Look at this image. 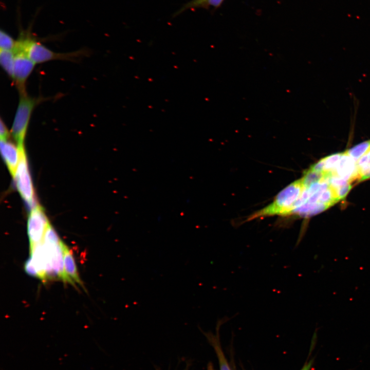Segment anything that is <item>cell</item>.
Here are the masks:
<instances>
[{"instance_id":"obj_3","label":"cell","mask_w":370,"mask_h":370,"mask_svg":"<svg viewBox=\"0 0 370 370\" xmlns=\"http://www.w3.org/2000/svg\"><path fill=\"white\" fill-rule=\"evenodd\" d=\"M42 96L33 97L27 94L20 95L11 133L17 146L24 145V141L33 111L40 103L49 100Z\"/></svg>"},{"instance_id":"obj_6","label":"cell","mask_w":370,"mask_h":370,"mask_svg":"<svg viewBox=\"0 0 370 370\" xmlns=\"http://www.w3.org/2000/svg\"><path fill=\"white\" fill-rule=\"evenodd\" d=\"M14 54L13 81L15 84L20 95L27 94L26 83L33 71L35 64L29 58L25 51L15 48Z\"/></svg>"},{"instance_id":"obj_18","label":"cell","mask_w":370,"mask_h":370,"mask_svg":"<svg viewBox=\"0 0 370 370\" xmlns=\"http://www.w3.org/2000/svg\"><path fill=\"white\" fill-rule=\"evenodd\" d=\"M24 269L25 272L29 275L39 279L38 272L31 257L26 261Z\"/></svg>"},{"instance_id":"obj_20","label":"cell","mask_w":370,"mask_h":370,"mask_svg":"<svg viewBox=\"0 0 370 370\" xmlns=\"http://www.w3.org/2000/svg\"><path fill=\"white\" fill-rule=\"evenodd\" d=\"M10 136V133L8 128L2 119L0 121V137L1 140H8Z\"/></svg>"},{"instance_id":"obj_4","label":"cell","mask_w":370,"mask_h":370,"mask_svg":"<svg viewBox=\"0 0 370 370\" xmlns=\"http://www.w3.org/2000/svg\"><path fill=\"white\" fill-rule=\"evenodd\" d=\"M18 147L20 150V160L13 178L21 197L28 207L33 209L37 205H36L33 187L28 169L25 149L24 145Z\"/></svg>"},{"instance_id":"obj_1","label":"cell","mask_w":370,"mask_h":370,"mask_svg":"<svg viewBox=\"0 0 370 370\" xmlns=\"http://www.w3.org/2000/svg\"><path fill=\"white\" fill-rule=\"evenodd\" d=\"M304 189L301 178L294 181L282 190L270 204L249 216L245 221L274 215L289 216Z\"/></svg>"},{"instance_id":"obj_21","label":"cell","mask_w":370,"mask_h":370,"mask_svg":"<svg viewBox=\"0 0 370 370\" xmlns=\"http://www.w3.org/2000/svg\"><path fill=\"white\" fill-rule=\"evenodd\" d=\"M358 178L360 181L370 178V166L358 171Z\"/></svg>"},{"instance_id":"obj_5","label":"cell","mask_w":370,"mask_h":370,"mask_svg":"<svg viewBox=\"0 0 370 370\" xmlns=\"http://www.w3.org/2000/svg\"><path fill=\"white\" fill-rule=\"evenodd\" d=\"M50 223L43 208L39 205L32 209L27 222V232L30 252L43 241L45 232Z\"/></svg>"},{"instance_id":"obj_13","label":"cell","mask_w":370,"mask_h":370,"mask_svg":"<svg viewBox=\"0 0 370 370\" xmlns=\"http://www.w3.org/2000/svg\"><path fill=\"white\" fill-rule=\"evenodd\" d=\"M342 154L343 153H337L323 158L324 161L323 172L332 176L340 161Z\"/></svg>"},{"instance_id":"obj_19","label":"cell","mask_w":370,"mask_h":370,"mask_svg":"<svg viewBox=\"0 0 370 370\" xmlns=\"http://www.w3.org/2000/svg\"><path fill=\"white\" fill-rule=\"evenodd\" d=\"M351 188V185L348 183L337 188H333L338 199L341 200L345 197Z\"/></svg>"},{"instance_id":"obj_24","label":"cell","mask_w":370,"mask_h":370,"mask_svg":"<svg viewBox=\"0 0 370 370\" xmlns=\"http://www.w3.org/2000/svg\"><path fill=\"white\" fill-rule=\"evenodd\" d=\"M207 370H214L213 366L211 363H209L207 366Z\"/></svg>"},{"instance_id":"obj_10","label":"cell","mask_w":370,"mask_h":370,"mask_svg":"<svg viewBox=\"0 0 370 370\" xmlns=\"http://www.w3.org/2000/svg\"><path fill=\"white\" fill-rule=\"evenodd\" d=\"M64 270L67 275L74 282L82 286L79 277L77 266L73 255L69 248L64 243L62 244Z\"/></svg>"},{"instance_id":"obj_9","label":"cell","mask_w":370,"mask_h":370,"mask_svg":"<svg viewBox=\"0 0 370 370\" xmlns=\"http://www.w3.org/2000/svg\"><path fill=\"white\" fill-rule=\"evenodd\" d=\"M220 324H219L218 322V324L217 325L216 335H213L212 332H203V334L206 337L210 344L214 349L218 360L219 369L231 370L219 342L218 330Z\"/></svg>"},{"instance_id":"obj_15","label":"cell","mask_w":370,"mask_h":370,"mask_svg":"<svg viewBox=\"0 0 370 370\" xmlns=\"http://www.w3.org/2000/svg\"><path fill=\"white\" fill-rule=\"evenodd\" d=\"M338 199L334 189L329 185L327 189L321 195L318 202L322 203L329 207L338 202Z\"/></svg>"},{"instance_id":"obj_2","label":"cell","mask_w":370,"mask_h":370,"mask_svg":"<svg viewBox=\"0 0 370 370\" xmlns=\"http://www.w3.org/2000/svg\"><path fill=\"white\" fill-rule=\"evenodd\" d=\"M15 46L25 51L35 64L53 60L75 61L88 54L84 49L66 53L54 52L35 40L29 32H21L16 40Z\"/></svg>"},{"instance_id":"obj_12","label":"cell","mask_w":370,"mask_h":370,"mask_svg":"<svg viewBox=\"0 0 370 370\" xmlns=\"http://www.w3.org/2000/svg\"><path fill=\"white\" fill-rule=\"evenodd\" d=\"M14 54L13 51L0 50V64L6 73L13 80Z\"/></svg>"},{"instance_id":"obj_8","label":"cell","mask_w":370,"mask_h":370,"mask_svg":"<svg viewBox=\"0 0 370 370\" xmlns=\"http://www.w3.org/2000/svg\"><path fill=\"white\" fill-rule=\"evenodd\" d=\"M332 176H336L349 181L358 178V171L356 161L346 152L343 153Z\"/></svg>"},{"instance_id":"obj_7","label":"cell","mask_w":370,"mask_h":370,"mask_svg":"<svg viewBox=\"0 0 370 370\" xmlns=\"http://www.w3.org/2000/svg\"><path fill=\"white\" fill-rule=\"evenodd\" d=\"M1 151L7 168L14 178L20 160L18 147L8 140H1Z\"/></svg>"},{"instance_id":"obj_17","label":"cell","mask_w":370,"mask_h":370,"mask_svg":"<svg viewBox=\"0 0 370 370\" xmlns=\"http://www.w3.org/2000/svg\"><path fill=\"white\" fill-rule=\"evenodd\" d=\"M61 242L55 231L49 225L45 232L43 242L50 244H59Z\"/></svg>"},{"instance_id":"obj_14","label":"cell","mask_w":370,"mask_h":370,"mask_svg":"<svg viewBox=\"0 0 370 370\" xmlns=\"http://www.w3.org/2000/svg\"><path fill=\"white\" fill-rule=\"evenodd\" d=\"M370 148V140L364 141L356 145L346 153L355 161H357L363 155L365 154Z\"/></svg>"},{"instance_id":"obj_23","label":"cell","mask_w":370,"mask_h":370,"mask_svg":"<svg viewBox=\"0 0 370 370\" xmlns=\"http://www.w3.org/2000/svg\"><path fill=\"white\" fill-rule=\"evenodd\" d=\"M312 362L311 361L309 363L305 364L303 368L301 370H309L311 365H312Z\"/></svg>"},{"instance_id":"obj_11","label":"cell","mask_w":370,"mask_h":370,"mask_svg":"<svg viewBox=\"0 0 370 370\" xmlns=\"http://www.w3.org/2000/svg\"><path fill=\"white\" fill-rule=\"evenodd\" d=\"M224 1L225 0H191L183 5V6L175 13V15H177L184 11L191 9L217 8L221 5Z\"/></svg>"},{"instance_id":"obj_22","label":"cell","mask_w":370,"mask_h":370,"mask_svg":"<svg viewBox=\"0 0 370 370\" xmlns=\"http://www.w3.org/2000/svg\"><path fill=\"white\" fill-rule=\"evenodd\" d=\"M359 162L360 165L364 166L370 165V148L366 153L360 158Z\"/></svg>"},{"instance_id":"obj_16","label":"cell","mask_w":370,"mask_h":370,"mask_svg":"<svg viewBox=\"0 0 370 370\" xmlns=\"http://www.w3.org/2000/svg\"><path fill=\"white\" fill-rule=\"evenodd\" d=\"M16 44V41L6 31L1 30L0 32V49L13 51Z\"/></svg>"}]
</instances>
